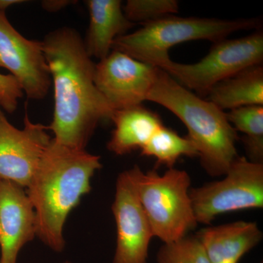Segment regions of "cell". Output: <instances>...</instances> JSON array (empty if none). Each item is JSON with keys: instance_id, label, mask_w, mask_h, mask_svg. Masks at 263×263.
I'll use <instances>...</instances> for the list:
<instances>
[{"instance_id": "obj_16", "label": "cell", "mask_w": 263, "mask_h": 263, "mask_svg": "<svg viewBox=\"0 0 263 263\" xmlns=\"http://www.w3.org/2000/svg\"><path fill=\"white\" fill-rule=\"evenodd\" d=\"M205 99L223 111L249 105H262V65L252 66L221 81Z\"/></svg>"}, {"instance_id": "obj_15", "label": "cell", "mask_w": 263, "mask_h": 263, "mask_svg": "<svg viewBox=\"0 0 263 263\" xmlns=\"http://www.w3.org/2000/svg\"><path fill=\"white\" fill-rule=\"evenodd\" d=\"M111 121L115 128L107 148L119 156L141 149L155 132L163 126L160 116L143 105L115 110Z\"/></svg>"}, {"instance_id": "obj_21", "label": "cell", "mask_w": 263, "mask_h": 263, "mask_svg": "<svg viewBox=\"0 0 263 263\" xmlns=\"http://www.w3.org/2000/svg\"><path fill=\"white\" fill-rule=\"evenodd\" d=\"M24 92L13 76L0 73V105L8 114H13Z\"/></svg>"}, {"instance_id": "obj_6", "label": "cell", "mask_w": 263, "mask_h": 263, "mask_svg": "<svg viewBox=\"0 0 263 263\" xmlns=\"http://www.w3.org/2000/svg\"><path fill=\"white\" fill-rule=\"evenodd\" d=\"M263 61V33L257 30L237 39L214 43L209 53L195 64L172 61L162 69L173 79L200 98L221 81Z\"/></svg>"}, {"instance_id": "obj_4", "label": "cell", "mask_w": 263, "mask_h": 263, "mask_svg": "<svg viewBox=\"0 0 263 263\" xmlns=\"http://www.w3.org/2000/svg\"><path fill=\"white\" fill-rule=\"evenodd\" d=\"M136 32L117 37L112 50L154 67L164 68L170 62L169 51L181 43L193 41L216 43L240 30L257 29L260 21L257 18L235 20L179 17L170 15L143 24Z\"/></svg>"}, {"instance_id": "obj_2", "label": "cell", "mask_w": 263, "mask_h": 263, "mask_svg": "<svg viewBox=\"0 0 263 263\" xmlns=\"http://www.w3.org/2000/svg\"><path fill=\"white\" fill-rule=\"evenodd\" d=\"M100 157L51 139L28 186L36 219V235L56 252L65 245L63 227L81 197L91 190V177L101 168Z\"/></svg>"}, {"instance_id": "obj_13", "label": "cell", "mask_w": 263, "mask_h": 263, "mask_svg": "<svg viewBox=\"0 0 263 263\" xmlns=\"http://www.w3.org/2000/svg\"><path fill=\"white\" fill-rule=\"evenodd\" d=\"M196 235L210 263H238L262 238L257 223L245 221L207 227Z\"/></svg>"}, {"instance_id": "obj_25", "label": "cell", "mask_w": 263, "mask_h": 263, "mask_svg": "<svg viewBox=\"0 0 263 263\" xmlns=\"http://www.w3.org/2000/svg\"><path fill=\"white\" fill-rule=\"evenodd\" d=\"M261 263H262V262H261Z\"/></svg>"}, {"instance_id": "obj_12", "label": "cell", "mask_w": 263, "mask_h": 263, "mask_svg": "<svg viewBox=\"0 0 263 263\" xmlns=\"http://www.w3.org/2000/svg\"><path fill=\"white\" fill-rule=\"evenodd\" d=\"M35 235V213L24 188L0 179V263H16L19 251Z\"/></svg>"}, {"instance_id": "obj_5", "label": "cell", "mask_w": 263, "mask_h": 263, "mask_svg": "<svg viewBox=\"0 0 263 263\" xmlns=\"http://www.w3.org/2000/svg\"><path fill=\"white\" fill-rule=\"evenodd\" d=\"M127 173L154 236L164 243H172L196 228L190 195L191 179L186 171L174 167L160 175L156 170L143 172L136 165Z\"/></svg>"}, {"instance_id": "obj_14", "label": "cell", "mask_w": 263, "mask_h": 263, "mask_svg": "<svg viewBox=\"0 0 263 263\" xmlns=\"http://www.w3.org/2000/svg\"><path fill=\"white\" fill-rule=\"evenodd\" d=\"M89 25L84 40L91 58L102 60L108 56L117 37L127 34L136 24L124 15L120 0H87Z\"/></svg>"}, {"instance_id": "obj_24", "label": "cell", "mask_w": 263, "mask_h": 263, "mask_svg": "<svg viewBox=\"0 0 263 263\" xmlns=\"http://www.w3.org/2000/svg\"><path fill=\"white\" fill-rule=\"evenodd\" d=\"M64 263H70V262H64Z\"/></svg>"}, {"instance_id": "obj_23", "label": "cell", "mask_w": 263, "mask_h": 263, "mask_svg": "<svg viewBox=\"0 0 263 263\" xmlns=\"http://www.w3.org/2000/svg\"><path fill=\"white\" fill-rule=\"evenodd\" d=\"M24 3H26V1H23V0H0V11L5 13V10L12 5Z\"/></svg>"}, {"instance_id": "obj_19", "label": "cell", "mask_w": 263, "mask_h": 263, "mask_svg": "<svg viewBox=\"0 0 263 263\" xmlns=\"http://www.w3.org/2000/svg\"><path fill=\"white\" fill-rule=\"evenodd\" d=\"M158 263H210L198 237L186 235L181 239L164 243L157 255Z\"/></svg>"}, {"instance_id": "obj_22", "label": "cell", "mask_w": 263, "mask_h": 263, "mask_svg": "<svg viewBox=\"0 0 263 263\" xmlns=\"http://www.w3.org/2000/svg\"><path fill=\"white\" fill-rule=\"evenodd\" d=\"M72 3V1H67V0H46L42 2V7L43 9L53 13L62 10V8Z\"/></svg>"}, {"instance_id": "obj_11", "label": "cell", "mask_w": 263, "mask_h": 263, "mask_svg": "<svg viewBox=\"0 0 263 263\" xmlns=\"http://www.w3.org/2000/svg\"><path fill=\"white\" fill-rule=\"evenodd\" d=\"M112 211L117 228L113 263H147L155 236L127 171L118 177Z\"/></svg>"}, {"instance_id": "obj_18", "label": "cell", "mask_w": 263, "mask_h": 263, "mask_svg": "<svg viewBox=\"0 0 263 263\" xmlns=\"http://www.w3.org/2000/svg\"><path fill=\"white\" fill-rule=\"evenodd\" d=\"M226 114L228 122L242 138L249 160L263 163V106L249 105L233 109Z\"/></svg>"}, {"instance_id": "obj_3", "label": "cell", "mask_w": 263, "mask_h": 263, "mask_svg": "<svg viewBox=\"0 0 263 263\" xmlns=\"http://www.w3.org/2000/svg\"><path fill=\"white\" fill-rule=\"evenodd\" d=\"M147 100L167 109L186 126L187 137L196 147L208 175L212 177L226 175L238 157L235 147L238 136L222 110L160 68Z\"/></svg>"}, {"instance_id": "obj_9", "label": "cell", "mask_w": 263, "mask_h": 263, "mask_svg": "<svg viewBox=\"0 0 263 263\" xmlns=\"http://www.w3.org/2000/svg\"><path fill=\"white\" fill-rule=\"evenodd\" d=\"M0 67L15 78L27 98L42 100L52 84L43 43L24 37L0 11Z\"/></svg>"}, {"instance_id": "obj_20", "label": "cell", "mask_w": 263, "mask_h": 263, "mask_svg": "<svg viewBox=\"0 0 263 263\" xmlns=\"http://www.w3.org/2000/svg\"><path fill=\"white\" fill-rule=\"evenodd\" d=\"M123 11L133 24L143 25L177 14L179 5L176 0H128Z\"/></svg>"}, {"instance_id": "obj_1", "label": "cell", "mask_w": 263, "mask_h": 263, "mask_svg": "<svg viewBox=\"0 0 263 263\" xmlns=\"http://www.w3.org/2000/svg\"><path fill=\"white\" fill-rule=\"evenodd\" d=\"M54 89L53 120L48 129L57 143L85 150L98 124L114 110L95 83V65L75 29L62 27L42 41Z\"/></svg>"}, {"instance_id": "obj_8", "label": "cell", "mask_w": 263, "mask_h": 263, "mask_svg": "<svg viewBox=\"0 0 263 263\" xmlns=\"http://www.w3.org/2000/svg\"><path fill=\"white\" fill-rule=\"evenodd\" d=\"M158 70L157 67L112 50L95 65V83L115 111L146 101Z\"/></svg>"}, {"instance_id": "obj_7", "label": "cell", "mask_w": 263, "mask_h": 263, "mask_svg": "<svg viewBox=\"0 0 263 263\" xmlns=\"http://www.w3.org/2000/svg\"><path fill=\"white\" fill-rule=\"evenodd\" d=\"M197 222L209 224L219 215L263 208V163L238 156L224 179L190 190Z\"/></svg>"}, {"instance_id": "obj_17", "label": "cell", "mask_w": 263, "mask_h": 263, "mask_svg": "<svg viewBox=\"0 0 263 263\" xmlns=\"http://www.w3.org/2000/svg\"><path fill=\"white\" fill-rule=\"evenodd\" d=\"M141 155L154 157L159 164H164L168 169L182 156L198 157L196 147L186 137L179 136L176 131L162 126L155 132L149 141L141 149Z\"/></svg>"}, {"instance_id": "obj_10", "label": "cell", "mask_w": 263, "mask_h": 263, "mask_svg": "<svg viewBox=\"0 0 263 263\" xmlns=\"http://www.w3.org/2000/svg\"><path fill=\"white\" fill-rule=\"evenodd\" d=\"M24 129L10 124L0 110V179L28 187L41 157L51 141L47 127L24 117Z\"/></svg>"}]
</instances>
